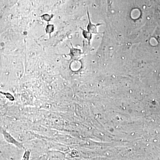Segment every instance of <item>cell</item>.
Masks as SVG:
<instances>
[{
  "label": "cell",
  "mask_w": 160,
  "mask_h": 160,
  "mask_svg": "<svg viewBox=\"0 0 160 160\" xmlns=\"http://www.w3.org/2000/svg\"><path fill=\"white\" fill-rule=\"evenodd\" d=\"M2 132L4 138L8 142L13 144L15 146H17L19 148H23L24 147L22 143L19 142H18L14 138L12 137L11 135L8 133L7 132L5 131V130H2Z\"/></svg>",
  "instance_id": "1"
},
{
  "label": "cell",
  "mask_w": 160,
  "mask_h": 160,
  "mask_svg": "<svg viewBox=\"0 0 160 160\" xmlns=\"http://www.w3.org/2000/svg\"><path fill=\"white\" fill-rule=\"evenodd\" d=\"M81 28V30H82V34L83 35V36L88 41V43L90 45L92 38V33L89 32L88 30L87 31V30L83 29L82 28Z\"/></svg>",
  "instance_id": "4"
},
{
  "label": "cell",
  "mask_w": 160,
  "mask_h": 160,
  "mask_svg": "<svg viewBox=\"0 0 160 160\" xmlns=\"http://www.w3.org/2000/svg\"><path fill=\"white\" fill-rule=\"evenodd\" d=\"M82 55V52L81 49L74 48L72 46V48H70V52L68 54L71 57V59L78 60L81 58Z\"/></svg>",
  "instance_id": "3"
},
{
  "label": "cell",
  "mask_w": 160,
  "mask_h": 160,
  "mask_svg": "<svg viewBox=\"0 0 160 160\" xmlns=\"http://www.w3.org/2000/svg\"><path fill=\"white\" fill-rule=\"evenodd\" d=\"M30 152L29 151H26L23 156L22 160H29Z\"/></svg>",
  "instance_id": "6"
},
{
  "label": "cell",
  "mask_w": 160,
  "mask_h": 160,
  "mask_svg": "<svg viewBox=\"0 0 160 160\" xmlns=\"http://www.w3.org/2000/svg\"><path fill=\"white\" fill-rule=\"evenodd\" d=\"M87 15H88V20H89V23L87 27V30L92 34H98V32L97 31V26H100L102 24H94L92 22L88 10L87 11Z\"/></svg>",
  "instance_id": "2"
},
{
  "label": "cell",
  "mask_w": 160,
  "mask_h": 160,
  "mask_svg": "<svg viewBox=\"0 0 160 160\" xmlns=\"http://www.w3.org/2000/svg\"><path fill=\"white\" fill-rule=\"evenodd\" d=\"M54 31V26L52 24L47 25L46 28V33L50 34Z\"/></svg>",
  "instance_id": "5"
}]
</instances>
